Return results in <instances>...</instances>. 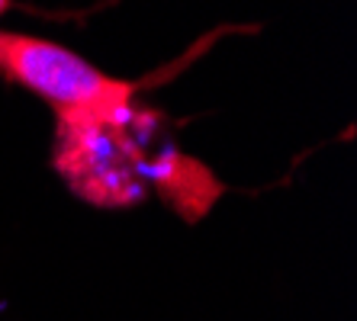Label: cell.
I'll list each match as a JSON object with an SVG mask.
<instances>
[{"mask_svg":"<svg viewBox=\"0 0 357 321\" xmlns=\"http://www.w3.org/2000/svg\"><path fill=\"white\" fill-rule=\"evenodd\" d=\"M0 77L49 103L55 119L123 113L139 93L135 81L100 71L59 42L13 29H0Z\"/></svg>","mask_w":357,"mask_h":321,"instance_id":"obj_2","label":"cell"},{"mask_svg":"<svg viewBox=\"0 0 357 321\" xmlns=\"http://www.w3.org/2000/svg\"><path fill=\"white\" fill-rule=\"evenodd\" d=\"M52 164L68 187L91 206L126 209L139 206L151 193L149 167L158 155L161 113L132 103L123 113L55 119Z\"/></svg>","mask_w":357,"mask_h":321,"instance_id":"obj_1","label":"cell"},{"mask_svg":"<svg viewBox=\"0 0 357 321\" xmlns=\"http://www.w3.org/2000/svg\"><path fill=\"white\" fill-rule=\"evenodd\" d=\"M149 187L158 189V196L167 206H174L187 219H197V215L206 212L213 206V199L219 196V189H222L206 167L197 164L193 157L181 155L171 145H165L151 161Z\"/></svg>","mask_w":357,"mask_h":321,"instance_id":"obj_3","label":"cell"},{"mask_svg":"<svg viewBox=\"0 0 357 321\" xmlns=\"http://www.w3.org/2000/svg\"><path fill=\"white\" fill-rule=\"evenodd\" d=\"M10 7H13V0H0V17H3Z\"/></svg>","mask_w":357,"mask_h":321,"instance_id":"obj_4","label":"cell"}]
</instances>
